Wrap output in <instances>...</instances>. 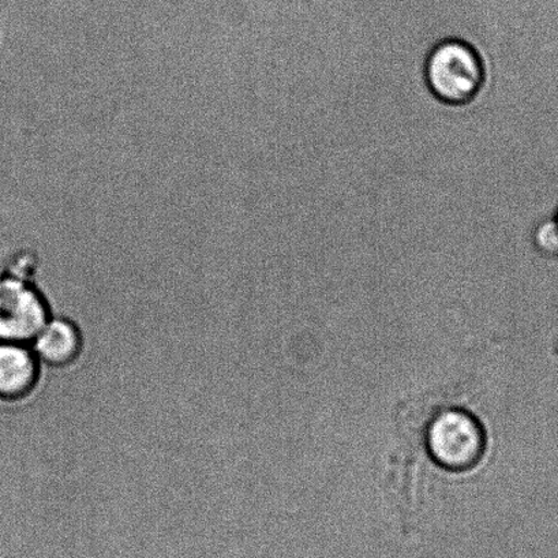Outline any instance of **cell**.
<instances>
[{"label":"cell","instance_id":"1","mask_svg":"<svg viewBox=\"0 0 558 558\" xmlns=\"http://www.w3.org/2000/svg\"><path fill=\"white\" fill-rule=\"evenodd\" d=\"M424 81L429 95L444 107H470L489 86L490 66L469 40L446 37L427 52Z\"/></svg>","mask_w":558,"mask_h":558},{"label":"cell","instance_id":"2","mask_svg":"<svg viewBox=\"0 0 558 558\" xmlns=\"http://www.w3.org/2000/svg\"><path fill=\"white\" fill-rule=\"evenodd\" d=\"M421 432L422 458L446 473H464L480 463L485 449L478 421L468 411L444 408L430 411Z\"/></svg>","mask_w":558,"mask_h":558},{"label":"cell","instance_id":"3","mask_svg":"<svg viewBox=\"0 0 558 558\" xmlns=\"http://www.w3.org/2000/svg\"><path fill=\"white\" fill-rule=\"evenodd\" d=\"M50 318L39 286L0 275V341L32 344Z\"/></svg>","mask_w":558,"mask_h":558},{"label":"cell","instance_id":"4","mask_svg":"<svg viewBox=\"0 0 558 558\" xmlns=\"http://www.w3.org/2000/svg\"><path fill=\"white\" fill-rule=\"evenodd\" d=\"M40 361L31 344L0 341V399L21 403L40 380Z\"/></svg>","mask_w":558,"mask_h":558},{"label":"cell","instance_id":"5","mask_svg":"<svg viewBox=\"0 0 558 558\" xmlns=\"http://www.w3.org/2000/svg\"><path fill=\"white\" fill-rule=\"evenodd\" d=\"M31 345L40 362L52 367H64L78 360L84 340L77 325L70 319L50 318Z\"/></svg>","mask_w":558,"mask_h":558},{"label":"cell","instance_id":"6","mask_svg":"<svg viewBox=\"0 0 558 558\" xmlns=\"http://www.w3.org/2000/svg\"><path fill=\"white\" fill-rule=\"evenodd\" d=\"M530 241L539 256L558 259V223L555 215L536 220L531 230Z\"/></svg>","mask_w":558,"mask_h":558},{"label":"cell","instance_id":"7","mask_svg":"<svg viewBox=\"0 0 558 558\" xmlns=\"http://www.w3.org/2000/svg\"><path fill=\"white\" fill-rule=\"evenodd\" d=\"M555 218H556L557 223H558V207H557V209H556Z\"/></svg>","mask_w":558,"mask_h":558}]
</instances>
